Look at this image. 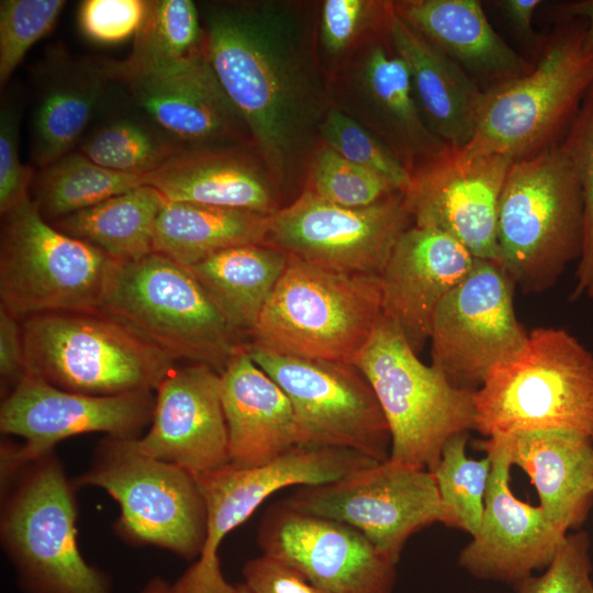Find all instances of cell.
Returning a JSON list of instances; mask_svg holds the SVG:
<instances>
[{"instance_id":"obj_1","label":"cell","mask_w":593,"mask_h":593,"mask_svg":"<svg viewBox=\"0 0 593 593\" xmlns=\"http://www.w3.org/2000/svg\"><path fill=\"white\" fill-rule=\"evenodd\" d=\"M198 7L212 68L284 206L304 188L333 108L317 47L318 2L225 0Z\"/></svg>"},{"instance_id":"obj_2","label":"cell","mask_w":593,"mask_h":593,"mask_svg":"<svg viewBox=\"0 0 593 593\" xmlns=\"http://www.w3.org/2000/svg\"><path fill=\"white\" fill-rule=\"evenodd\" d=\"M484 438L569 432L593 438V353L563 328L536 327L473 394Z\"/></svg>"},{"instance_id":"obj_3","label":"cell","mask_w":593,"mask_h":593,"mask_svg":"<svg viewBox=\"0 0 593 593\" xmlns=\"http://www.w3.org/2000/svg\"><path fill=\"white\" fill-rule=\"evenodd\" d=\"M584 200L579 176L560 146L512 163L499 200V262L525 292L555 284L579 260Z\"/></svg>"},{"instance_id":"obj_4","label":"cell","mask_w":593,"mask_h":593,"mask_svg":"<svg viewBox=\"0 0 593 593\" xmlns=\"http://www.w3.org/2000/svg\"><path fill=\"white\" fill-rule=\"evenodd\" d=\"M558 22L528 74L483 90L474 135L461 148L515 161L560 144L593 87V53L583 20Z\"/></svg>"},{"instance_id":"obj_5","label":"cell","mask_w":593,"mask_h":593,"mask_svg":"<svg viewBox=\"0 0 593 593\" xmlns=\"http://www.w3.org/2000/svg\"><path fill=\"white\" fill-rule=\"evenodd\" d=\"M381 314L379 276L336 272L289 256L247 345L353 365Z\"/></svg>"},{"instance_id":"obj_6","label":"cell","mask_w":593,"mask_h":593,"mask_svg":"<svg viewBox=\"0 0 593 593\" xmlns=\"http://www.w3.org/2000/svg\"><path fill=\"white\" fill-rule=\"evenodd\" d=\"M26 372L70 392L111 396L156 391L175 359L103 312H53L21 321Z\"/></svg>"},{"instance_id":"obj_7","label":"cell","mask_w":593,"mask_h":593,"mask_svg":"<svg viewBox=\"0 0 593 593\" xmlns=\"http://www.w3.org/2000/svg\"><path fill=\"white\" fill-rule=\"evenodd\" d=\"M353 365L388 423L391 461L434 472L446 441L474 429V391L454 387L440 370L422 362L383 313Z\"/></svg>"},{"instance_id":"obj_8","label":"cell","mask_w":593,"mask_h":593,"mask_svg":"<svg viewBox=\"0 0 593 593\" xmlns=\"http://www.w3.org/2000/svg\"><path fill=\"white\" fill-rule=\"evenodd\" d=\"M100 310L123 321L175 360L219 373L245 344L189 268L157 253L109 269Z\"/></svg>"},{"instance_id":"obj_9","label":"cell","mask_w":593,"mask_h":593,"mask_svg":"<svg viewBox=\"0 0 593 593\" xmlns=\"http://www.w3.org/2000/svg\"><path fill=\"white\" fill-rule=\"evenodd\" d=\"M4 488L0 534L25 593H112L77 542L74 483L53 454L22 467Z\"/></svg>"},{"instance_id":"obj_10","label":"cell","mask_w":593,"mask_h":593,"mask_svg":"<svg viewBox=\"0 0 593 593\" xmlns=\"http://www.w3.org/2000/svg\"><path fill=\"white\" fill-rule=\"evenodd\" d=\"M75 486L103 489L120 505L118 534L192 560L206 539V507L194 475L149 457L134 439L105 437Z\"/></svg>"},{"instance_id":"obj_11","label":"cell","mask_w":593,"mask_h":593,"mask_svg":"<svg viewBox=\"0 0 593 593\" xmlns=\"http://www.w3.org/2000/svg\"><path fill=\"white\" fill-rule=\"evenodd\" d=\"M1 217L0 305L20 321L100 310L114 262L107 254L58 231L31 198Z\"/></svg>"},{"instance_id":"obj_12","label":"cell","mask_w":593,"mask_h":593,"mask_svg":"<svg viewBox=\"0 0 593 593\" xmlns=\"http://www.w3.org/2000/svg\"><path fill=\"white\" fill-rule=\"evenodd\" d=\"M378 463L348 448L298 446L254 468H222L193 474L206 507V539L194 562L174 584L175 593H234L224 579L219 547L275 492L290 485L327 483Z\"/></svg>"},{"instance_id":"obj_13","label":"cell","mask_w":593,"mask_h":593,"mask_svg":"<svg viewBox=\"0 0 593 593\" xmlns=\"http://www.w3.org/2000/svg\"><path fill=\"white\" fill-rule=\"evenodd\" d=\"M412 225L401 191L365 208H347L302 190L268 216L262 245L327 270L380 276Z\"/></svg>"},{"instance_id":"obj_14","label":"cell","mask_w":593,"mask_h":593,"mask_svg":"<svg viewBox=\"0 0 593 593\" xmlns=\"http://www.w3.org/2000/svg\"><path fill=\"white\" fill-rule=\"evenodd\" d=\"M245 347L290 400L304 446L348 448L377 462L390 458L388 423L372 388L354 365Z\"/></svg>"},{"instance_id":"obj_15","label":"cell","mask_w":593,"mask_h":593,"mask_svg":"<svg viewBox=\"0 0 593 593\" xmlns=\"http://www.w3.org/2000/svg\"><path fill=\"white\" fill-rule=\"evenodd\" d=\"M514 287L500 262L475 258L438 305L429 335L432 365L454 387L475 391L526 344L529 332L516 317Z\"/></svg>"},{"instance_id":"obj_16","label":"cell","mask_w":593,"mask_h":593,"mask_svg":"<svg viewBox=\"0 0 593 593\" xmlns=\"http://www.w3.org/2000/svg\"><path fill=\"white\" fill-rule=\"evenodd\" d=\"M283 502L354 527L395 564L413 534L441 522L434 474L390 459L327 483L303 486Z\"/></svg>"},{"instance_id":"obj_17","label":"cell","mask_w":593,"mask_h":593,"mask_svg":"<svg viewBox=\"0 0 593 593\" xmlns=\"http://www.w3.org/2000/svg\"><path fill=\"white\" fill-rule=\"evenodd\" d=\"M154 405L153 392L88 395L59 389L25 372L0 406L1 433L25 440L19 447H1L2 483L72 436L105 433L114 438H139L152 422Z\"/></svg>"},{"instance_id":"obj_18","label":"cell","mask_w":593,"mask_h":593,"mask_svg":"<svg viewBox=\"0 0 593 593\" xmlns=\"http://www.w3.org/2000/svg\"><path fill=\"white\" fill-rule=\"evenodd\" d=\"M101 61L108 77L181 147L253 146L249 128L215 75L205 44L184 59L157 67L131 69L119 60Z\"/></svg>"},{"instance_id":"obj_19","label":"cell","mask_w":593,"mask_h":593,"mask_svg":"<svg viewBox=\"0 0 593 593\" xmlns=\"http://www.w3.org/2000/svg\"><path fill=\"white\" fill-rule=\"evenodd\" d=\"M328 78L333 108L377 136L410 175L448 146L426 124L388 30L368 38Z\"/></svg>"},{"instance_id":"obj_20","label":"cell","mask_w":593,"mask_h":593,"mask_svg":"<svg viewBox=\"0 0 593 593\" xmlns=\"http://www.w3.org/2000/svg\"><path fill=\"white\" fill-rule=\"evenodd\" d=\"M513 161L447 146L411 175L404 195L413 224L448 234L477 259L499 262L497 206Z\"/></svg>"},{"instance_id":"obj_21","label":"cell","mask_w":593,"mask_h":593,"mask_svg":"<svg viewBox=\"0 0 593 593\" xmlns=\"http://www.w3.org/2000/svg\"><path fill=\"white\" fill-rule=\"evenodd\" d=\"M262 553L280 560L329 593H392L395 563L359 530L292 508L283 501L264 515Z\"/></svg>"},{"instance_id":"obj_22","label":"cell","mask_w":593,"mask_h":593,"mask_svg":"<svg viewBox=\"0 0 593 593\" xmlns=\"http://www.w3.org/2000/svg\"><path fill=\"white\" fill-rule=\"evenodd\" d=\"M491 460L480 529L460 551L458 564L483 581L511 583L547 568L568 536L537 505L518 500L511 489L510 456L496 437L473 444Z\"/></svg>"},{"instance_id":"obj_23","label":"cell","mask_w":593,"mask_h":593,"mask_svg":"<svg viewBox=\"0 0 593 593\" xmlns=\"http://www.w3.org/2000/svg\"><path fill=\"white\" fill-rule=\"evenodd\" d=\"M155 392L150 427L135 438L139 451L192 474L228 465V434L216 370L202 363L175 367Z\"/></svg>"},{"instance_id":"obj_24","label":"cell","mask_w":593,"mask_h":593,"mask_svg":"<svg viewBox=\"0 0 593 593\" xmlns=\"http://www.w3.org/2000/svg\"><path fill=\"white\" fill-rule=\"evenodd\" d=\"M475 258L440 231L410 226L380 273L382 313L418 354L429 340L444 298L471 271Z\"/></svg>"},{"instance_id":"obj_25","label":"cell","mask_w":593,"mask_h":593,"mask_svg":"<svg viewBox=\"0 0 593 593\" xmlns=\"http://www.w3.org/2000/svg\"><path fill=\"white\" fill-rule=\"evenodd\" d=\"M30 124V155L43 168L74 150L112 87L101 58L59 48L37 65Z\"/></svg>"},{"instance_id":"obj_26","label":"cell","mask_w":593,"mask_h":593,"mask_svg":"<svg viewBox=\"0 0 593 593\" xmlns=\"http://www.w3.org/2000/svg\"><path fill=\"white\" fill-rule=\"evenodd\" d=\"M169 202H193L271 215L283 206L251 145L180 148L143 177Z\"/></svg>"},{"instance_id":"obj_27","label":"cell","mask_w":593,"mask_h":593,"mask_svg":"<svg viewBox=\"0 0 593 593\" xmlns=\"http://www.w3.org/2000/svg\"><path fill=\"white\" fill-rule=\"evenodd\" d=\"M220 376L230 466L259 467L304 446L290 400L253 360L245 344Z\"/></svg>"},{"instance_id":"obj_28","label":"cell","mask_w":593,"mask_h":593,"mask_svg":"<svg viewBox=\"0 0 593 593\" xmlns=\"http://www.w3.org/2000/svg\"><path fill=\"white\" fill-rule=\"evenodd\" d=\"M394 13L485 89L528 74L534 64L491 26L477 0H396Z\"/></svg>"},{"instance_id":"obj_29","label":"cell","mask_w":593,"mask_h":593,"mask_svg":"<svg viewBox=\"0 0 593 593\" xmlns=\"http://www.w3.org/2000/svg\"><path fill=\"white\" fill-rule=\"evenodd\" d=\"M388 37L406 65L415 99L430 131L450 147L468 145L475 132L484 89L405 24L393 8Z\"/></svg>"},{"instance_id":"obj_30","label":"cell","mask_w":593,"mask_h":593,"mask_svg":"<svg viewBox=\"0 0 593 593\" xmlns=\"http://www.w3.org/2000/svg\"><path fill=\"white\" fill-rule=\"evenodd\" d=\"M535 485L544 513L568 533L593 504V438L569 432L495 436Z\"/></svg>"},{"instance_id":"obj_31","label":"cell","mask_w":593,"mask_h":593,"mask_svg":"<svg viewBox=\"0 0 593 593\" xmlns=\"http://www.w3.org/2000/svg\"><path fill=\"white\" fill-rule=\"evenodd\" d=\"M289 256L262 244L231 247L189 267L242 339L249 336Z\"/></svg>"},{"instance_id":"obj_32","label":"cell","mask_w":593,"mask_h":593,"mask_svg":"<svg viewBox=\"0 0 593 593\" xmlns=\"http://www.w3.org/2000/svg\"><path fill=\"white\" fill-rule=\"evenodd\" d=\"M77 147L99 166L141 177L155 171L182 148L114 81Z\"/></svg>"},{"instance_id":"obj_33","label":"cell","mask_w":593,"mask_h":593,"mask_svg":"<svg viewBox=\"0 0 593 593\" xmlns=\"http://www.w3.org/2000/svg\"><path fill=\"white\" fill-rule=\"evenodd\" d=\"M268 216L248 210L167 201L156 222L153 251L189 268L231 247L262 244Z\"/></svg>"},{"instance_id":"obj_34","label":"cell","mask_w":593,"mask_h":593,"mask_svg":"<svg viewBox=\"0 0 593 593\" xmlns=\"http://www.w3.org/2000/svg\"><path fill=\"white\" fill-rule=\"evenodd\" d=\"M166 202L158 190L142 184L51 224L115 262H133L154 253L155 226Z\"/></svg>"},{"instance_id":"obj_35","label":"cell","mask_w":593,"mask_h":593,"mask_svg":"<svg viewBox=\"0 0 593 593\" xmlns=\"http://www.w3.org/2000/svg\"><path fill=\"white\" fill-rule=\"evenodd\" d=\"M142 184L141 176L104 168L72 150L38 168L31 199L42 217L51 223Z\"/></svg>"},{"instance_id":"obj_36","label":"cell","mask_w":593,"mask_h":593,"mask_svg":"<svg viewBox=\"0 0 593 593\" xmlns=\"http://www.w3.org/2000/svg\"><path fill=\"white\" fill-rule=\"evenodd\" d=\"M131 54L120 64L131 69L163 66L204 47L199 7L191 0H152L133 38Z\"/></svg>"},{"instance_id":"obj_37","label":"cell","mask_w":593,"mask_h":593,"mask_svg":"<svg viewBox=\"0 0 593 593\" xmlns=\"http://www.w3.org/2000/svg\"><path fill=\"white\" fill-rule=\"evenodd\" d=\"M469 432L451 436L445 444L440 460L432 472L441 505V522L475 536L480 529L491 460L471 459L466 454Z\"/></svg>"},{"instance_id":"obj_38","label":"cell","mask_w":593,"mask_h":593,"mask_svg":"<svg viewBox=\"0 0 593 593\" xmlns=\"http://www.w3.org/2000/svg\"><path fill=\"white\" fill-rule=\"evenodd\" d=\"M392 1H318L317 47L329 75L371 36L388 30Z\"/></svg>"},{"instance_id":"obj_39","label":"cell","mask_w":593,"mask_h":593,"mask_svg":"<svg viewBox=\"0 0 593 593\" xmlns=\"http://www.w3.org/2000/svg\"><path fill=\"white\" fill-rule=\"evenodd\" d=\"M303 190L347 208H365L399 192L384 177L347 160L324 143L310 160Z\"/></svg>"},{"instance_id":"obj_40","label":"cell","mask_w":593,"mask_h":593,"mask_svg":"<svg viewBox=\"0 0 593 593\" xmlns=\"http://www.w3.org/2000/svg\"><path fill=\"white\" fill-rule=\"evenodd\" d=\"M560 146L571 160L581 181L584 200L583 244L570 294L578 300L593 282V87L583 99Z\"/></svg>"},{"instance_id":"obj_41","label":"cell","mask_w":593,"mask_h":593,"mask_svg":"<svg viewBox=\"0 0 593 593\" xmlns=\"http://www.w3.org/2000/svg\"><path fill=\"white\" fill-rule=\"evenodd\" d=\"M64 0L0 1V85L3 87L29 49L55 25Z\"/></svg>"},{"instance_id":"obj_42","label":"cell","mask_w":593,"mask_h":593,"mask_svg":"<svg viewBox=\"0 0 593 593\" xmlns=\"http://www.w3.org/2000/svg\"><path fill=\"white\" fill-rule=\"evenodd\" d=\"M321 142L347 160L379 174L404 192L411 175L392 152L361 124L332 108L321 128Z\"/></svg>"},{"instance_id":"obj_43","label":"cell","mask_w":593,"mask_h":593,"mask_svg":"<svg viewBox=\"0 0 593 593\" xmlns=\"http://www.w3.org/2000/svg\"><path fill=\"white\" fill-rule=\"evenodd\" d=\"M513 588L515 593H593L589 534L569 533L544 573L527 577Z\"/></svg>"},{"instance_id":"obj_44","label":"cell","mask_w":593,"mask_h":593,"mask_svg":"<svg viewBox=\"0 0 593 593\" xmlns=\"http://www.w3.org/2000/svg\"><path fill=\"white\" fill-rule=\"evenodd\" d=\"M147 8V0H85L79 5L78 25L93 43H122L134 38Z\"/></svg>"},{"instance_id":"obj_45","label":"cell","mask_w":593,"mask_h":593,"mask_svg":"<svg viewBox=\"0 0 593 593\" xmlns=\"http://www.w3.org/2000/svg\"><path fill=\"white\" fill-rule=\"evenodd\" d=\"M21 110L15 99L5 97L0 108V213L31 198L32 169L19 156Z\"/></svg>"},{"instance_id":"obj_46","label":"cell","mask_w":593,"mask_h":593,"mask_svg":"<svg viewBox=\"0 0 593 593\" xmlns=\"http://www.w3.org/2000/svg\"><path fill=\"white\" fill-rule=\"evenodd\" d=\"M243 577L254 593H329L293 567L264 553L244 564Z\"/></svg>"},{"instance_id":"obj_47","label":"cell","mask_w":593,"mask_h":593,"mask_svg":"<svg viewBox=\"0 0 593 593\" xmlns=\"http://www.w3.org/2000/svg\"><path fill=\"white\" fill-rule=\"evenodd\" d=\"M26 372L21 321L0 305V376L4 395Z\"/></svg>"},{"instance_id":"obj_48","label":"cell","mask_w":593,"mask_h":593,"mask_svg":"<svg viewBox=\"0 0 593 593\" xmlns=\"http://www.w3.org/2000/svg\"><path fill=\"white\" fill-rule=\"evenodd\" d=\"M495 5L502 11L507 23L516 33L518 38L536 55L541 45L537 34L533 30L532 21L537 8L542 3L540 0H500L494 1Z\"/></svg>"},{"instance_id":"obj_49","label":"cell","mask_w":593,"mask_h":593,"mask_svg":"<svg viewBox=\"0 0 593 593\" xmlns=\"http://www.w3.org/2000/svg\"><path fill=\"white\" fill-rule=\"evenodd\" d=\"M557 20L581 19L585 23L584 44L593 53V0L569 1L557 5Z\"/></svg>"},{"instance_id":"obj_50","label":"cell","mask_w":593,"mask_h":593,"mask_svg":"<svg viewBox=\"0 0 593 593\" xmlns=\"http://www.w3.org/2000/svg\"><path fill=\"white\" fill-rule=\"evenodd\" d=\"M139 593H175L172 584H169L161 578L150 579Z\"/></svg>"},{"instance_id":"obj_51","label":"cell","mask_w":593,"mask_h":593,"mask_svg":"<svg viewBox=\"0 0 593 593\" xmlns=\"http://www.w3.org/2000/svg\"><path fill=\"white\" fill-rule=\"evenodd\" d=\"M234 593H254L245 583L235 586Z\"/></svg>"},{"instance_id":"obj_52","label":"cell","mask_w":593,"mask_h":593,"mask_svg":"<svg viewBox=\"0 0 593 593\" xmlns=\"http://www.w3.org/2000/svg\"><path fill=\"white\" fill-rule=\"evenodd\" d=\"M586 295L593 301V282L586 291Z\"/></svg>"}]
</instances>
